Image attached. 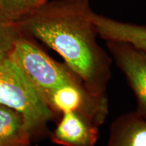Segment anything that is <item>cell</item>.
<instances>
[{
	"label": "cell",
	"instance_id": "11",
	"mask_svg": "<svg viewBox=\"0 0 146 146\" xmlns=\"http://www.w3.org/2000/svg\"><path fill=\"white\" fill-rule=\"evenodd\" d=\"M48 0H27V5H28L29 11L32 9L38 8L41 5L44 4Z\"/></svg>",
	"mask_w": 146,
	"mask_h": 146
},
{
	"label": "cell",
	"instance_id": "2",
	"mask_svg": "<svg viewBox=\"0 0 146 146\" xmlns=\"http://www.w3.org/2000/svg\"><path fill=\"white\" fill-rule=\"evenodd\" d=\"M0 104L23 116L31 136L55 117L44 98L8 54L0 55Z\"/></svg>",
	"mask_w": 146,
	"mask_h": 146
},
{
	"label": "cell",
	"instance_id": "6",
	"mask_svg": "<svg viewBox=\"0 0 146 146\" xmlns=\"http://www.w3.org/2000/svg\"><path fill=\"white\" fill-rule=\"evenodd\" d=\"M99 136L100 127L87 116L67 112L61 114L52 139L64 146H96Z\"/></svg>",
	"mask_w": 146,
	"mask_h": 146
},
{
	"label": "cell",
	"instance_id": "12",
	"mask_svg": "<svg viewBox=\"0 0 146 146\" xmlns=\"http://www.w3.org/2000/svg\"><path fill=\"white\" fill-rule=\"evenodd\" d=\"M34 146H37V145H34Z\"/></svg>",
	"mask_w": 146,
	"mask_h": 146
},
{
	"label": "cell",
	"instance_id": "7",
	"mask_svg": "<svg viewBox=\"0 0 146 146\" xmlns=\"http://www.w3.org/2000/svg\"><path fill=\"white\" fill-rule=\"evenodd\" d=\"M106 146H146V120L136 112L118 116L110 125Z\"/></svg>",
	"mask_w": 146,
	"mask_h": 146
},
{
	"label": "cell",
	"instance_id": "5",
	"mask_svg": "<svg viewBox=\"0 0 146 146\" xmlns=\"http://www.w3.org/2000/svg\"><path fill=\"white\" fill-rule=\"evenodd\" d=\"M106 47L134 93L135 112L146 120V53L123 42L106 41Z\"/></svg>",
	"mask_w": 146,
	"mask_h": 146
},
{
	"label": "cell",
	"instance_id": "8",
	"mask_svg": "<svg viewBox=\"0 0 146 146\" xmlns=\"http://www.w3.org/2000/svg\"><path fill=\"white\" fill-rule=\"evenodd\" d=\"M31 137L23 116L0 104V146H29Z\"/></svg>",
	"mask_w": 146,
	"mask_h": 146
},
{
	"label": "cell",
	"instance_id": "3",
	"mask_svg": "<svg viewBox=\"0 0 146 146\" xmlns=\"http://www.w3.org/2000/svg\"><path fill=\"white\" fill-rule=\"evenodd\" d=\"M8 55L45 102L51 93L58 87L82 81L64 62L52 59L29 36L23 35Z\"/></svg>",
	"mask_w": 146,
	"mask_h": 146
},
{
	"label": "cell",
	"instance_id": "1",
	"mask_svg": "<svg viewBox=\"0 0 146 146\" xmlns=\"http://www.w3.org/2000/svg\"><path fill=\"white\" fill-rule=\"evenodd\" d=\"M94 14L89 0H53L16 23L23 35L57 52L89 91L106 95L112 59L97 41Z\"/></svg>",
	"mask_w": 146,
	"mask_h": 146
},
{
	"label": "cell",
	"instance_id": "10",
	"mask_svg": "<svg viewBox=\"0 0 146 146\" xmlns=\"http://www.w3.org/2000/svg\"><path fill=\"white\" fill-rule=\"evenodd\" d=\"M0 12L16 23L29 12L27 0H0Z\"/></svg>",
	"mask_w": 146,
	"mask_h": 146
},
{
	"label": "cell",
	"instance_id": "4",
	"mask_svg": "<svg viewBox=\"0 0 146 146\" xmlns=\"http://www.w3.org/2000/svg\"><path fill=\"white\" fill-rule=\"evenodd\" d=\"M46 102L55 116L67 112H78L100 127L105 123L109 112L106 95L94 94L81 80L55 89L47 97Z\"/></svg>",
	"mask_w": 146,
	"mask_h": 146
},
{
	"label": "cell",
	"instance_id": "9",
	"mask_svg": "<svg viewBox=\"0 0 146 146\" xmlns=\"http://www.w3.org/2000/svg\"><path fill=\"white\" fill-rule=\"evenodd\" d=\"M22 35L17 24L5 17L0 12V55L8 54Z\"/></svg>",
	"mask_w": 146,
	"mask_h": 146
}]
</instances>
